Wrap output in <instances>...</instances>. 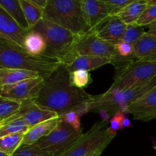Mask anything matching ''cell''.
Listing matches in <instances>:
<instances>
[{
  "label": "cell",
  "mask_w": 156,
  "mask_h": 156,
  "mask_svg": "<svg viewBox=\"0 0 156 156\" xmlns=\"http://www.w3.org/2000/svg\"><path fill=\"white\" fill-rule=\"evenodd\" d=\"M69 73L66 66L62 64L44 79L39 95L34 100L41 108L55 112L59 117L88 103L93 97L84 89L72 86Z\"/></svg>",
  "instance_id": "1"
},
{
  "label": "cell",
  "mask_w": 156,
  "mask_h": 156,
  "mask_svg": "<svg viewBox=\"0 0 156 156\" xmlns=\"http://www.w3.org/2000/svg\"><path fill=\"white\" fill-rule=\"evenodd\" d=\"M62 64L52 56L30 54L15 43L0 37V68L35 72L45 79Z\"/></svg>",
  "instance_id": "2"
},
{
  "label": "cell",
  "mask_w": 156,
  "mask_h": 156,
  "mask_svg": "<svg viewBox=\"0 0 156 156\" xmlns=\"http://www.w3.org/2000/svg\"><path fill=\"white\" fill-rule=\"evenodd\" d=\"M30 30L38 32L44 37L47 44V50L44 53L46 56L56 58L66 66L71 63L79 56L76 51L79 35L44 18Z\"/></svg>",
  "instance_id": "3"
},
{
  "label": "cell",
  "mask_w": 156,
  "mask_h": 156,
  "mask_svg": "<svg viewBox=\"0 0 156 156\" xmlns=\"http://www.w3.org/2000/svg\"><path fill=\"white\" fill-rule=\"evenodd\" d=\"M43 18L79 36L91 31L84 16L81 0H48Z\"/></svg>",
  "instance_id": "4"
},
{
  "label": "cell",
  "mask_w": 156,
  "mask_h": 156,
  "mask_svg": "<svg viewBox=\"0 0 156 156\" xmlns=\"http://www.w3.org/2000/svg\"><path fill=\"white\" fill-rule=\"evenodd\" d=\"M108 128V122H97L60 156H89L96 151L105 150L115 137L110 134Z\"/></svg>",
  "instance_id": "5"
},
{
  "label": "cell",
  "mask_w": 156,
  "mask_h": 156,
  "mask_svg": "<svg viewBox=\"0 0 156 156\" xmlns=\"http://www.w3.org/2000/svg\"><path fill=\"white\" fill-rule=\"evenodd\" d=\"M156 76V61H133L115 73L111 88L125 90L144 83Z\"/></svg>",
  "instance_id": "6"
},
{
  "label": "cell",
  "mask_w": 156,
  "mask_h": 156,
  "mask_svg": "<svg viewBox=\"0 0 156 156\" xmlns=\"http://www.w3.org/2000/svg\"><path fill=\"white\" fill-rule=\"evenodd\" d=\"M82 131H76L61 119L57 127L47 136L36 143L44 152L53 156H60L72 147L83 135Z\"/></svg>",
  "instance_id": "7"
},
{
  "label": "cell",
  "mask_w": 156,
  "mask_h": 156,
  "mask_svg": "<svg viewBox=\"0 0 156 156\" xmlns=\"http://www.w3.org/2000/svg\"><path fill=\"white\" fill-rule=\"evenodd\" d=\"M44 78L39 76L13 85H3L0 87V97L20 102L36 100L44 85Z\"/></svg>",
  "instance_id": "8"
},
{
  "label": "cell",
  "mask_w": 156,
  "mask_h": 156,
  "mask_svg": "<svg viewBox=\"0 0 156 156\" xmlns=\"http://www.w3.org/2000/svg\"><path fill=\"white\" fill-rule=\"evenodd\" d=\"M76 51L79 56H103L109 58L111 62L116 55L115 45L103 41L92 31L79 37Z\"/></svg>",
  "instance_id": "9"
},
{
  "label": "cell",
  "mask_w": 156,
  "mask_h": 156,
  "mask_svg": "<svg viewBox=\"0 0 156 156\" xmlns=\"http://www.w3.org/2000/svg\"><path fill=\"white\" fill-rule=\"evenodd\" d=\"M56 117H59L55 112L41 108L36 103L34 100H27L22 101L19 111L15 115L6 120L22 119L30 128L42 122L47 121V120H51Z\"/></svg>",
  "instance_id": "10"
},
{
  "label": "cell",
  "mask_w": 156,
  "mask_h": 156,
  "mask_svg": "<svg viewBox=\"0 0 156 156\" xmlns=\"http://www.w3.org/2000/svg\"><path fill=\"white\" fill-rule=\"evenodd\" d=\"M126 114L136 120L148 122L156 119V86L128 106Z\"/></svg>",
  "instance_id": "11"
},
{
  "label": "cell",
  "mask_w": 156,
  "mask_h": 156,
  "mask_svg": "<svg viewBox=\"0 0 156 156\" xmlns=\"http://www.w3.org/2000/svg\"><path fill=\"white\" fill-rule=\"evenodd\" d=\"M84 16L91 28L96 32L111 15L104 0H81Z\"/></svg>",
  "instance_id": "12"
},
{
  "label": "cell",
  "mask_w": 156,
  "mask_h": 156,
  "mask_svg": "<svg viewBox=\"0 0 156 156\" xmlns=\"http://www.w3.org/2000/svg\"><path fill=\"white\" fill-rule=\"evenodd\" d=\"M30 30L22 28L5 11L0 7V37L24 47V41Z\"/></svg>",
  "instance_id": "13"
},
{
  "label": "cell",
  "mask_w": 156,
  "mask_h": 156,
  "mask_svg": "<svg viewBox=\"0 0 156 156\" xmlns=\"http://www.w3.org/2000/svg\"><path fill=\"white\" fill-rule=\"evenodd\" d=\"M126 26L118 17L113 16L101 26L96 34L103 41L116 45L123 40Z\"/></svg>",
  "instance_id": "14"
},
{
  "label": "cell",
  "mask_w": 156,
  "mask_h": 156,
  "mask_svg": "<svg viewBox=\"0 0 156 156\" xmlns=\"http://www.w3.org/2000/svg\"><path fill=\"white\" fill-rule=\"evenodd\" d=\"M60 121V117H56L30 127L24 136L21 146H31L36 144L41 139L51 133L57 127Z\"/></svg>",
  "instance_id": "15"
},
{
  "label": "cell",
  "mask_w": 156,
  "mask_h": 156,
  "mask_svg": "<svg viewBox=\"0 0 156 156\" xmlns=\"http://www.w3.org/2000/svg\"><path fill=\"white\" fill-rule=\"evenodd\" d=\"M133 48L138 60L156 61V37L147 31L133 44Z\"/></svg>",
  "instance_id": "16"
},
{
  "label": "cell",
  "mask_w": 156,
  "mask_h": 156,
  "mask_svg": "<svg viewBox=\"0 0 156 156\" xmlns=\"http://www.w3.org/2000/svg\"><path fill=\"white\" fill-rule=\"evenodd\" d=\"M109 63H111V59L103 56H78L71 63L66 65V67L69 73L76 70L89 72Z\"/></svg>",
  "instance_id": "17"
},
{
  "label": "cell",
  "mask_w": 156,
  "mask_h": 156,
  "mask_svg": "<svg viewBox=\"0 0 156 156\" xmlns=\"http://www.w3.org/2000/svg\"><path fill=\"white\" fill-rule=\"evenodd\" d=\"M38 73L20 69L0 68V87L39 77Z\"/></svg>",
  "instance_id": "18"
},
{
  "label": "cell",
  "mask_w": 156,
  "mask_h": 156,
  "mask_svg": "<svg viewBox=\"0 0 156 156\" xmlns=\"http://www.w3.org/2000/svg\"><path fill=\"white\" fill-rule=\"evenodd\" d=\"M147 7V0H134L133 2L126 5L117 17L123 21L126 25L136 24Z\"/></svg>",
  "instance_id": "19"
},
{
  "label": "cell",
  "mask_w": 156,
  "mask_h": 156,
  "mask_svg": "<svg viewBox=\"0 0 156 156\" xmlns=\"http://www.w3.org/2000/svg\"><path fill=\"white\" fill-rule=\"evenodd\" d=\"M0 7L4 9L22 28L30 30L19 0H0Z\"/></svg>",
  "instance_id": "20"
},
{
  "label": "cell",
  "mask_w": 156,
  "mask_h": 156,
  "mask_svg": "<svg viewBox=\"0 0 156 156\" xmlns=\"http://www.w3.org/2000/svg\"><path fill=\"white\" fill-rule=\"evenodd\" d=\"M23 48L30 54L41 56L47 50V44L41 34L30 30L24 38Z\"/></svg>",
  "instance_id": "21"
},
{
  "label": "cell",
  "mask_w": 156,
  "mask_h": 156,
  "mask_svg": "<svg viewBox=\"0 0 156 156\" xmlns=\"http://www.w3.org/2000/svg\"><path fill=\"white\" fill-rule=\"evenodd\" d=\"M24 11L26 20L30 28L34 27L44 17V11L42 9L34 4L32 0H19Z\"/></svg>",
  "instance_id": "22"
},
{
  "label": "cell",
  "mask_w": 156,
  "mask_h": 156,
  "mask_svg": "<svg viewBox=\"0 0 156 156\" xmlns=\"http://www.w3.org/2000/svg\"><path fill=\"white\" fill-rule=\"evenodd\" d=\"M30 126L22 119L6 120L0 123V137L12 134H26Z\"/></svg>",
  "instance_id": "23"
},
{
  "label": "cell",
  "mask_w": 156,
  "mask_h": 156,
  "mask_svg": "<svg viewBox=\"0 0 156 156\" xmlns=\"http://www.w3.org/2000/svg\"><path fill=\"white\" fill-rule=\"evenodd\" d=\"M25 134H12L0 137V152L12 156L21 146Z\"/></svg>",
  "instance_id": "24"
},
{
  "label": "cell",
  "mask_w": 156,
  "mask_h": 156,
  "mask_svg": "<svg viewBox=\"0 0 156 156\" xmlns=\"http://www.w3.org/2000/svg\"><path fill=\"white\" fill-rule=\"evenodd\" d=\"M21 103L0 97V123L15 115L19 111Z\"/></svg>",
  "instance_id": "25"
},
{
  "label": "cell",
  "mask_w": 156,
  "mask_h": 156,
  "mask_svg": "<svg viewBox=\"0 0 156 156\" xmlns=\"http://www.w3.org/2000/svg\"><path fill=\"white\" fill-rule=\"evenodd\" d=\"M69 81L72 86L84 89L92 83V78L89 72L85 70H76L69 73Z\"/></svg>",
  "instance_id": "26"
},
{
  "label": "cell",
  "mask_w": 156,
  "mask_h": 156,
  "mask_svg": "<svg viewBox=\"0 0 156 156\" xmlns=\"http://www.w3.org/2000/svg\"><path fill=\"white\" fill-rule=\"evenodd\" d=\"M145 32L146 31H145L144 27L141 26H138L136 24L127 25L122 41L133 45L143 36Z\"/></svg>",
  "instance_id": "27"
},
{
  "label": "cell",
  "mask_w": 156,
  "mask_h": 156,
  "mask_svg": "<svg viewBox=\"0 0 156 156\" xmlns=\"http://www.w3.org/2000/svg\"><path fill=\"white\" fill-rule=\"evenodd\" d=\"M12 156H53L40 149L36 144L21 146Z\"/></svg>",
  "instance_id": "28"
},
{
  "label": "cell",
  "mask_w": 156,
  "mask_h": 156,
  "mask_svg": "<svg viewBox=\"0 0 156 156\" xmlns=\"http://www.w3.org/2000/svg\"><path fill=\"white\" fill-rule=\"evenodd\" d=\"M155 21H156V5H148L147 9L140 16L136 24L143 27V26L149 25Z\"/></svg>",
  "instance_id": "29"
},
{
  "label": "cell",
  "mask_w": 156,
  "mask_h": 156,
  "mask_svg": "<svg viewBox=\"0 0 156 156\" xmlns=\"http://www.w3.org/2000/svg\"><path fill=\"white\" fill-rule=\"evenodd\" d=\"M133 1L134 0H104L106 5L108 6L111 17L117 16L126 5Z\"/></svg>",
  "instance_id": "30"
},
{
  "label": "cell",
  "mask_w": 156,
  "mask_h": 156,
  "mask_svg": "<svg viewBox=\"0 0 156 156\" xmlns=\"http://www.w3.org/2000/svg\"><path fill=\"white\" fill-rule=\"evenodd\" d=\"M126 117V114L123 111H118L114 114L110 120V127L108 128V131L111 135L116 136L117 131L123 130V122Z\"/></svg>",
  "instance_id": "31"
},
{
  "label": "cell",
  "mask_w": 156,
  "mask_h": 156,
  "mask_svg": "<svg viewBox=\"0 0 156 156\" xmlns=\"http://www.w3.org/2000/svg\"><path fill=\"white\" fill-rule=\"evenodd\" d=\"M60 118L64 122L70 125L72 127L74 128L76 131H82V126H81V118L82 117L74 111H71L66 113L62 117H60Z\"/></svg>",
  "instance_id": "32"
},
{
  "label": "cell",
  "mask_w": 156,
  "mask_h": 156,
  "mask_svg": "<svg viewBox=\"0 0 156 156\" xmlns=\"http://www.w3.org/2000/svg\"><path fill=\"white\" fill-rule=\"evenodd\" d=\"M93 112L98 113V114L100 115L101 120L104 122H108L109 123L111 119L114 116V113L111 111L110 108H105V107H100V108H98L96 109H94L93 111Z\"/></svg>",
  "instance_id": "33"
},
{
  "label": "cell",
  "mask_w": 156,
  "mask_h": 156,
  "mask_svg": "<svg viewBox=\"0 0 156 156\" xmlns=\"http://www.w3.org/2000/svg\"><path fill=\"white\" fill-rule=\"evenodd\" d=\"M75 112L77 113L81 117H82L83 115L86 114L87 113L89 112V109H88V103L84 104V105H82L81 106L78 107L76 110H75Z\"/></svg>",
  "instance_id": "34"
},
{
  "label": "cell",
  "mask_w": 156,
  "mask_h": 156,
  "mask_svg": "<svg viewBox=\"0 0 156 156\" xmlns=\"http://www.w3.org/2000/svg\"><path fill=\"white\" fill-rule=\"evenodd\" d=\"M32 2H33L34 4L44 10L46 6H47V2H48V0H32Z\"/></svg>",
  "instance_id": "35"
},
{
  "label": "cell",
  "mask_w": 156,
  "mask_h": 156,
  "mask_svg": "<svg viewBox=\"0 0 156 156\" xmlns=\"http://www.w3.org/2000/svg\"><path fill=\"white\" fill-rule=\"evenodd\" d=\"M148 27V33L150 34L153 35L156 37V21L152 23L151 24L147 26Z\"/></svg>",
  "instance_id": "36"
},
{
  "label": "cell",
  "mask_w": 156,
  "mask_h": 156,
  "mask_svg": "<svg viewBox=\"0 0 156 156\" xmlns=\"http://www.w3.org/2000/svg\"><path fill=\"white\" fill-rule=\"evenodd\" d=\"M129 128V127H133V125L131 124V122L129 120V119L128 117H125L124 120H123V128Z\"/></svg>",
  "instance_id": "37"
},
{
  "label": "cell",
  "mask_w": 156,
  "mask_h": 156,
  "mask_svg": "<svg viewBox=\"0 0 156 156\" xmlns=\"http://www.w3.org/2000/svg\"><path fill=\"white\" fill-rule=\"evenodd\" d=\"M104 150H98V151H96V152H93L92 154H91L89 156H101V153L103 152Z\"/></svg>",
  "instance_id": "38"
},
{
  "label": "cell",
  "mask_w": 156,
  "mask_h": 156,
  "mask_svg": "<svg viewBox=\"0 0 156 156\" xmlns=\"http://www.w3.org/2000/svg\"><path fill=\"white\" fill-rule=\"evenodd\" d=\"M0 156H9V155H8L7 154L4 153V152H0Z\"/></svg>",
  "instance_id": "39"
},
{
  "label": "cell",
  "mask_w": 156,
  "mask_h": 156,
  "mask_svg": "<svg viewBox=\"0 0 156 156\" xmlns=\"http://www.w3.org/2000/svg\"><path fill=\"white\" fill-rule=\"evenodd\" d=\"M153 148H154V149H155V150H156V144L153 146Z\"/></svg>",
  "instance_id": "40"
}]
</instances>
